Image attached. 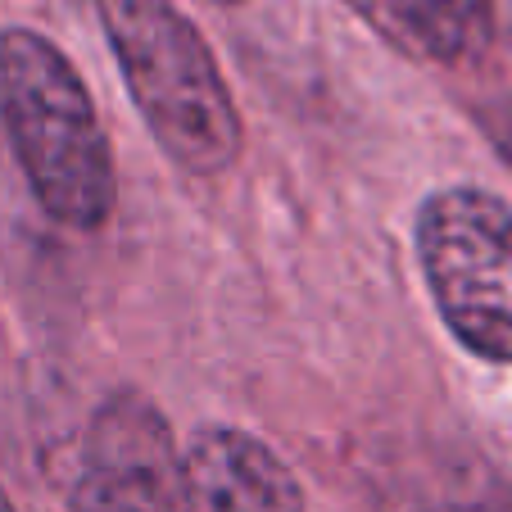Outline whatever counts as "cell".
Listing matches in <instances>:
<instances>
[{
    "mask_svg": "<svg viewBox=\"0 0 512 512\" xmlns=\"http://www.w3.org/2000/svg\"><path fill=\"white\" fill-rule=\"evenodd\" d=\"M494 136H499V145H503V159H512V114L503 109V123L494 127Z\"/></svg>",
    "mask_w": 512,
    "mask_h": 512,
    "instance_id": "52a82bcc",
    "label": "cell"
},
{
    "mask_svg": "<svg viewBox=\"0 0 512 512\" xmlns=\"http://www.w3.org/2000/svg\"><path fill=\"white\" fill-rule=\"evenodd\" d=\"M73 512H182V449L141 390H114L82 440Z\"/></svg>",
    "mask_w": 512,
    "mask_h": 512,
    "instance_id": "277c9868",
    "label": "cell"
},
{
    "mask_svg": "<svg viewBox=\"0 0 512 512\" xmlns=\"http://www.w3.org/2000/svg\"><path fill=\"white\" fill-rule=\"evenodd\" d=\"M213 5H245V0H213Z\"/></svg>",
    "mask_w": 512,
    "mask_h": 512,
    "instance_id": "8fae6325",
    "label": "cell"
},
{
    "mask_svg": "<svg viewBox=\"0 0 512 512\" xmlns=\"http://www.w3.org/2000/svg\"><path fill=\"white\" fill-rule=\"evenodd\" d=\"M435 512H476V508H435Z\"/></svg>",
    "mask_w": 512,
    "mask_h": 512,
    "instance_id": "30bf717a",
    "label": "cell"
},
{
    "mask_svg": "<svg viewBox=\"0 0 512 512\" xmlns=\"http://www.w3.org/2000/svg\"><path fill=\"white\" fill-rule=\"evenodd\" d=\"M182 512H304V490L268 440L204 426L182 449Z\"/></svg>",
    "mask_w": 512,
    "mask_h": 512,
    "instance_id": "5b68a950",
    "label": "cell"
},
{
    "mask_svg": "<svg viewBox=\"0 0 512 512\" xmlns=\"http://www.w3.org/2000/svg\"><path fill=\"white\" fill-rule=\"evenodd\" d=\"M499 14H503V37L512 46V0H499Z\"/></svg>",
    "mask_w": 512,
    "mask_h": 512,
    "instance_id": "ba28073f",
    "label": "cell"
},
{
    "mask_svg": "<svg viewBox=\"0 0 512 512\" xmlns=\"http://www.w3.org/2000/svg\"><path fill=\"white\" fill-rule=\"evenodd\" d=\"M395 50L426 64H467L499 28V0H345Z\"/></svg>",
    "mask_w": 512,
    "mask_h": 512,
    "instance_id": "8992f818",
    "label": "cell"
},
{
    "mask_svg": "<svg viewBox=\"0 0 512 512\" xmlns=\"http://www.w3.org/2000/svg\"><path fill=\"white\" fill-rule=\"evenodd\" d=\"M0 127L37 204L73 232L114 213V150L82 73L32 28L0 32Z\"/></svg>",
    "mask_w": 512,
    "mask_h": 512,
    "instance_id": "6da1fadb",
    "label": "cell"
},
{
    "mask_svg": "<svg viewBox=\"0 0 512 512\" xmlns=\"http://www.w3.org/2000/svg\"><path fill=\"white\" fill-rule=\"evenodd\" d=\"M413 241L458 345L485 363H512V204L485 186H445L417 209Z\"/></svg>",
    "mask_w": 512,
    "mask_h": 512,
    "instance_id": "3957f363",
    "label": "cell"
},
{
    "mask_svg": "<svg viewBox=\"0 0 512 512\" xmlns=\"http://www.w3.org/2000/svg\"><path fill=\"white\" fill-rule=\"evenodd\" d=\"M0 512H14V503H10V494L0 490Z\"/></svg>",
    "mask_w": 512,
    "mask_h": 512,
    "instance_id": "9c48e42d",
    "label": "cell"
},
{
    "mask_svg": "<svg viewBox=\"0 0 512 512\" xmlns=\"http://www.w3.org/2000/svg\"><path fill=\"white\" fill-rule=\"evenodd\" d=\"M96 10L159 150L191 177L227 173L245 132L204 32L173 0H100Z\"/></svg>",
    "mask_w": 512,
    "mask_h": 512,
    "instance_id": "7a4b0ae2",
    "label": "cell"
}]
</instances>
